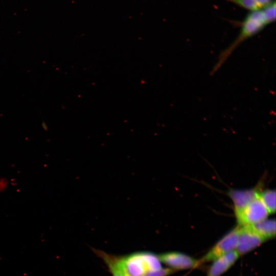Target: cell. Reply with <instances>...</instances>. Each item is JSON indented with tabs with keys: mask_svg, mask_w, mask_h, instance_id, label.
Wrapping results in <instances>:
<instances>
[{
	"mask_svg": "<svg viewBox=\"0 0 276 276\" xmlns=\"http://www.w3.org/2000/svg\"><path fill=\"white\" fill-rule=\"evenodd\" d=\"M275 20V2L262 9L251 11L241 22L239 34L234 41L219 54L211 71L213 75L222 65L235 50L245 40L259 33Z\"/></svg>",
	"mask_w": 276,
	"mask_h": 276,
	"instance_id": "cell-1",
	"label": "cell"
},
{
	"mask_svg": "<svg viewBox=\"0 0 276 276\" xmlns=\"http://www.w3.org/2000/svg\"><path fill=\"white\" fill-rule=\"evenodd\" d=\"M269 213L258 196L241 211L235 213L240 226L255 224L267 218Z\"/></svg>",
	"mask_w": 276,
	"mask_h": 276,
	"instance_id": "cell-2",
	"label": "cell"
},
{
	"mask_svg": "<svg viewBox=\"0 0 276 276\" xmlns=\"http://www.w3.org/2000/svg\"><path fill=\"white\" fill-rule=\"evenodd\" d=\"M239 233L237 225L222 237L200 260L199 264L213 262L218 258L235 250Z\"/></svg>",
	"mask_w": 276,
	"mask_h": 276,
	"instance_id": "cell-3",
	"label": "cell"
},
{
	"mask_svg": "<svg viewBox=\"0 0 276 276\" xmlns=\"http://www.w3.org/2000/svg\"><path fill=\"white\" fill-rule=\"evenodd\" d=\"M115 261L125 276H144L151 271L143 252L133 253L120 258H115Z\"/></svg>",
	"mask_w": 276,
	"mask_h": 276,
	"instance_id": "cell-4",
	"label": "cell"
},
{
	"mask_svg": "<svg viewBox=\"0 0 276 276\" xmlns=\"http://www.w3.org/2000/svg\"><path fill=\"white\" fill-rule=\"evenodd\" d=\"M162 262L174 270L194 268L200 265L198 260L182 252L171 251L157 256Z\"/></svg>",
	"mask_w": 276,
	"mask_h": 276,
	"instance_id": "cell-5",
	"label": "cell"
},
{
	"mask_svg": "<svg viewBox=\"0 0 276 276\" xmlns=\"http://www.w3.org/2000/svg\"><path fill=\"white\" fill-rule=\"evenodd\" d=\"M239 226V236L235 250L239 256L251 251L265 241L248 226Z\"/></svg>",
	"mask_w": 276,
	"mask_h": 276,
	"instance_id": "cell-6",
	"label": "cell"
},
{
	"mask_svg": "<svg viewBox=\"0 0 276 276\" xmlns=\"http://www.w3.org/2000/svg\"><path fill=\"white\" fill-rule=\"evenodd\" d=\"M260 189L254 188L247 190H231L228 195L234 208V212L241 211L258 196Z\"/></svg>",
	"mask_w": 276,
	"mask_h": 276,
	"instance_id": "cell-7",
	"label": "cell"
},
{
	"mask_svg": "<svg viewBox=\"0 0 276 276\" xmlns=\"http://www.w3.org/2000/svg\"><path fill=\"white\" fill-rule=\"evenodd\" d=\"M239 257L234 250L216 259L213 261L206 276H220L235 264Z\"/></svg>",
	"mask_w": 276,
	"mask_h": 276,
	"instance_id": "cell-8",
	"label": "cell"
},
{
	"mask_svg": "<svg viewBox=\"0 0 276 276\" xmlns=\"http://www.w3.org/2000/svg\"><path fill=\"white\" fill-rule=\"evenodd\" d=\"M247 226L265 241L275 236V220L274 219L267 218Z\"/></svg>",
	"mask_w": 276,
	"mask_h": 276,
	"instance_id": "cell-9",
	"label": "cell"
},
{
	"mask_svg": "<svg viewBox=\"0 0 276 276\" xmlns=\"http://www.w3.org/2000/svg\"><path fill=\"white\" fill-rule=\"evenodd\" d=\"M251 11L259 10L271 4L275 0H227Z\"/></svg>",
	"mask_w": 276,
	"mask_h": 276,
	"instance_id": "cell-10",
	"label": "cell"
},
{
	"mask_svg": "<svg viewBox=\"0 0 276 276\" xmlns=\"http://www.w3.org/2000/svg\"><path fill=\"white\" fill-rule=\"evenodd\" d=\"M258 196L269 214L275 212V191L272 189L260 190Z\"/></svg>",
	"mask_w": 276,
	"mask_h": 276,
	"instance_id": "cell-11",
	"label": "cell"
},
{
	"mask_svg": "<svg viewBox=\"0 0 276 276\" xmlns=\"http://www.w3.org/2000/svg\"><path fill=\"white\" fill-rule=\"evenodd\" d=\"M101 256H102L103 259L108 265L113 276H125L117 266L114 258L104 253H103Z\"/></svg>",
	"mask_w": 276,
	"mask_h": 276,
	"instance_id": "cell-12",
	"label": "cell"
},
{
	"mask_svg": "<svg viewBox=\"0 0 276 276\" xmlns=\"http://www.w3.org/2000/svg\"><path fill=\"white\" fill-rule=\"evenodd\" d=\"M174 270L170 268H162L158 270L150 271L144 276H167L171 274Z\"/></svg>",
	"mask_w": 276,
	"mask_h": 276,
	"instance_id": "cell-13",
	"label": "cell"
}]
</instances>
